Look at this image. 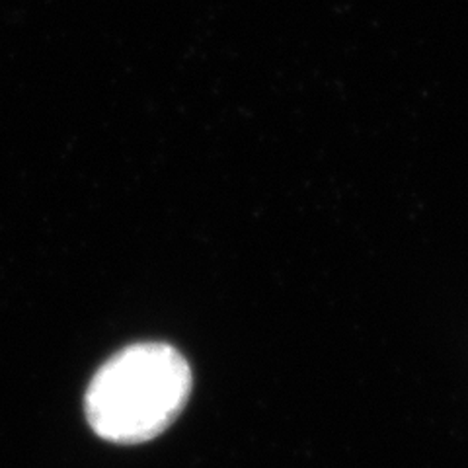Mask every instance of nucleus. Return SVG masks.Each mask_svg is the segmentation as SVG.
<instances>
[{"label": "nucleus", "mask_w": 468, "mask_h": 468, "mask_svg": "<svg viewBox=\"0 0 468 468\" xmlns=\"http://www.w3.org/2000/svg\"><path fill=\"white\" fill-rule=\"evenodd\" d=\"M192 388V367L174 346L133 344L94 373L84 394V416L104 441L146 443L180 418Z\"/></svg>", "instance_id": "nucleus-1"}]
</instances>
